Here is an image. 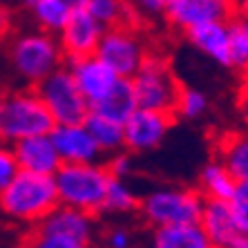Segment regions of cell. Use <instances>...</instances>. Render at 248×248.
I'll use <instances>...</instances> for the list:
<instances>
[{"mask_svg": "<svg viewBox=\"0 0 248 248\" xmlns=\"http://www.w3.org/2000/svg\"><path fill=\"white\" fill-rule=\"evenodd\" d=\"M87 125V130L92 132L94 141L98 143V148L103 150V155H112L116 150L125 148V123L112 121L108 116H101L96 112L90 110L87 119L83 121Z\"/></svg>", "mask_w": 248, "mask_h": 248, "instance_id": "22", "label": "cell"}, {"mask_svg": "<svg viewBox=\"0 0 248 248\" xmlns=\"http://www.w3.org/2000/svg\"><path fill=\"white\" fill-rule=\"evenodd\" d=\"M137 96H134V87L130 78H121L119 85L112 90V94L108 98H103L98 105H94L92 112L101 116H108L112 121H119V123H125L130 119L134 110H137Z\"/></svg>", "mask_w": 248, "mask_h": 248, "instance_id": "20", "label": "cell"}, {"mask_svg": "<svg viewBox=\"0 0 248 248\" xmlns=\"http://www.w3.org/2000/svg\"><path fill=\"white\" fill-rule=\"evenodd\" d=\"M65 2H67V5L72 7V9H78V7H85L87 0H65Z\"/></svg>", "mask_w": 248, "mask_h": 248, "instance_id": "37", "label": "cell"}, {"mask_svg": "<svg viewBox=\"0 0 248 248\" xmlns=\"http://www.w3.org/2000/svg\"><path fill=\"white\" fill-rule=\"evenodd\" d=\"M36 92L41 94L56 123H83L92 110L67 65L58 67L47 78H43L36 85Z\"/></svg>", "mask_w": 248, "mask_h": 248, "instance_id": "7", "label": "cell"}, {"mask_svg": "<svg viewBox=\"0 0 248 248\" xmlns=\"http://www.w3.org/2000/svg\"><path fill=\"white\" fill-rule=\"evenodd\" d=\"M49 137L63 163H98L105 156L85 123H56Z\"/></svg>", "mask_w": 248, "mask_h": 248, "instance_id": "12", "label": "cell"}, {"mask_svg": "<svg viewBox=\"0 0 248 248\" xmlns=\"http://www.w3.org/2000/svg\"><path fill=\"white\" fill-rule=\"evenodd\" d=\"M18 170H20V168H18V161H16V156H14L12 145H7L0 141V190L16 177Z\"/></svg>", "mask_w": 248, "mask_h": 248, "instance_id": "31", "label": "cell"}, {"mask_svg": "<svg viewBox=\"0 0 248 248\" xmlns=\"http://www.w3.org/2000/svg\"><path fill=\"white\" fill-rule=\"evenodd\" d=\"M105 246L108 248H130L132 246V235L125 228H112L105 235Z\"/></svg>", "mask_w": 248, "mask_h": 248, "instance_id": "33", "label": "cell"}, {"mask_svg": "<svg viewBox=\"0 0 248 248\" xmlns=\"http://www.w3.org/2000/svg\"><path fill=\"white\" fill-rule=\"evenodd\" d=\"M208 112V96L197 90V87H181L177 105H174V114L186 119V121H197Z\"/></svg>", "mask_w": 248, "mask_h": 248, "instance_id": "27", "label": "cell"}, {"mask_svg": "<svg viewBox=\"0 0 248 248\" xmlns=\"http://www.w3.org/2000/svg\"><path fill=\"white\" fill-rule=\"evenodd\" d=\"M239 119H242L244 132H248V85L239 94Z\"/></svg>", "mask_w": 248, "mask_h": 248, "instance_id": "34", "label": "cell"}, {"mask_svg": "<svg viewBox=\"0 0 248 248\" xmlns=\"http://www.w3.org/2000/svg\"><path fill=\"white\" fill-rule=\"evenodd\" d=\"M170 112L137 108L125 121V148L130 152H150L156 150L166 141L170 127H172Z\"/></svg>", "mask_w": 248, "mask_h": 248, "instance_id": "9", "label": "cell"}, {"mask_svg": "<svg viewBox=\"0 0 248 248\" xmlns=\"http://www.w3.org/2000/svg\"><path fill=\"white\" fill-rule=\"evenodd\" d=\"M105 27L98 23L85 7L72 9V16L67 18L65 27L58 31V43L65 58H81L96 54V47L103 38Z\"/></svg>", "mask_w": 248, "mask_h": 248, "instance_id": "11", "label": "cell"}, {"mask_svg": "<svg viewBox=\"0 0 248 248\" xmlns=\"http://www.w3.org/2000/svg\"><path fill=\"white\" fill-rule=\"evenodd\" d=\"M85 9L105 29L116 27V25H125L130 23L127 18H132V9L127 5V0H87Z\"/></svg>", "mask_w": 248, "mask_h": 248, "instance_id": "25", "label": "cell"}, {"mask_svg": "<svg viewBox=\"0 0 248 248\" xmlns=\"http://www.w3.org/2000/svg\"><path fill=\"white\" fill-rule=\"evenodd\" d=\"M228 248H248V235H239Z\"/></svg>", "mask_w": 248, "mask_h": 248, "instance_id": "36", "label": "cell"}, {"mask_svg": "<svg viewBox=\"0 0 248 248\" xmlns=\"http://www.w3.org/2000/svg\"><path fill=\"white\" fill-rule=\"evenodd\" d=\"M58 203L54 174L18 170L16 177L0 190V210L18 224L36 226Z\"/></svg>", "mask_w": 248, "mask_h": 248, "instance_id": "2", "label": "cell"}, {"mask_svg": "<svg viewBox=\"0 0 248 248\" xmlns=\"http://www.w3.org/2000/svg\"><path fill=\"white\" fill-rule=\"evenodd\" d=\"M139 202H141V197L130 186V181L112 177L110 184H108V192H105L101 213H114V215L134 213V210H139Z\"/></svg>", "mask_w": 248, "mask_h": 248, "instance_id": "24", "label": "cell"}, {"mask_svg": "<svg viewBox=\"0 0 248 248\" xmlns=\"http://www.w3.org/2000/svg\"><path fill=\"white\" fill-rule=\"evenodd\" d=\"M246 72H248V67H246Z\"/></svg>", "mask_w": 248, "mask_h": 248, "instance_id": "40", "label": "cell"}, {"mask_svg": "<svg viewBox=\"0 0 248 248\" xmlns=\"http://www.w3.org/2000/svg\"><path fill=\"white\" fill-rule=\"evenodd\" d=\"M25 248H90V244H83L72 237H63L56 232H47L36 226L25 239Z\"/></svg>", "mask_w": 248, "mask_h": 248, "instance_id": "28", "label": "cell"}, {"mask_svg": "<svg viewBox=\"0 0 248 248\" xmlns=\"http://www.w3.org/2000/svg\"><path fill=\"white\" fill-rule=\"evenodd\" d=\"M36 226L47 232H56V235L78 239L83 244H90L94 237V215L78 210V208L65 206V203H58L52 213Z\"/></svg>", "mask_w": 248, "mask_h": 248, "instance_id": "16", "label": "cell"}, {"mask_svg": "<svg viewBox=\"0 0 248 248\" xmlns=\"http://www.w3.org/2000/svg\"><path fill=\"white\" fill-rule=\"evenodd\" d=\"M29 14H31L38 29L49 31V34H58L65 27L67 18L72 16V7L65 0H36L29 7Z\"/></svg>", "mask_w": 248, "mask_h": 248, "instance_id": "23", "label": "cell"}, {"mask_svg": "<svg viewBox=\"0 0 248 248\" xmlns=\"http://www.w3.org/2000/svg\"><path fill=\"white\" fill-rule=\"evenodd\" d=\"M12 150L20 170H29V172L38 174H56V170L63 166L49 134L20 139L12 145Z\"/></svg>", "mask_w": 248, "mask_h": 248, "instance_id": "14", "label": "cell"}, {"mask_svg": "<svg viewBox=\"0 0 248 248\" xmlns=\"http://www.w3.org/2000/svg\"><path fill=\"white\" fill-rule=\"evenodd\" d=\"M130 81H132L139 108L174 114V105H177V98H179L181 92V83L177 81L172 67L168 65V61L163 56L148 54L143 65L137 69V74Z\"/></svg>", "mask_w": 248, "mask_h": 248, "instance_id": "6", "label": "cell"}, {"mask_svg": "<svg viewBox=\"0 0 248 248\" xmlns=\"http://www.w3.org/2000/svg\"><path fill=\"white\" fill-rule=\"evenodd\" d=\"M67 67L74 76L76 85L83 92V96L87 98L90 108L98 105L103 98H108L112 94L119 81L123 76H119L114 69L108 63H103L96 54L92 56H81V58H72L67 61Z\"/></svg>", "mask_w": 248, "mask_h": 248, "instance_id": "10", "label": "cell"}, {"mask_svg": "<svg viewBox=\"0 0 248 248\" xmlns=\"http://www.w3.org/2000/svg\"><path fill=\"white\" fill-rule=\"evenodd\" d=\"M217 159L237 181H248V132L226 134L217 145Z\"/></svg>", "mask_w": 248, "mask_h": 248, "instance_id": "19", "label": "cell"}, {"mask_svg": "<svg viewBox=\"0 0 248 248\" xmlns=\"http://www.w3.org/2000/svg\"><path fill=\"white\" fill-rule=\"evenodd\" d=\"M0 7H2V5H0Z\"/></svg>", "mask_w": 248, "mask_h": 248, "instance_id": "41", "label": "cell"}, {"mask_svg": "<svg viewBox=\"0 0 248 248\" xmlns=\"http://www.w3.org/2000/svg\"><path fill=\"white\" fill-rule=\"evenodd\" d=\"M195 49L206 54L213 63L231 67V43H228V20H210L195 25L186 31Z\"/></svg>", "mask_w": 248, "mask_h": 248, "instance_id": "17", "label": "cell"}, {"mask_svg": "<svg viewBox=\"0 0 248 248\" xmlns=\"http://www.w3.org/2000/svg\"><path fill=\"white\" fill-rule=\"evenodd\" d=\"M228 43H231V67H248V20L242 16L228 18Z\"/></svg>", "mask_w": 248, "mask_h": 248, "instance_id": "26", "label": "cell"}, {"mask_svg": "<svg viewBox=\"0 0 248 248\" xmlns=\"http://www.w3.org/2000/svg\"><path fill=\"white\" fill-rule=\"evenodd\" d=\"M65 54L58 38L43 29L14 34L2 47L5 74L18 87H36L43 78L63 67Z\"/></svg>", "mask_w": 248, "mask_h": 248, "instance_id": "1", "label": "cell"}, {"mask_svg": "<svg viewBox=\"0 0 248 248\" xmlns=\"http://www.w3.org/2000/svg\"><path fill=\"white\" fill-rule=\"evenodd\" d=\"M199 226L217 248H228L237 237L242 235L228 199H203Z\"/></svg>", "mask_w": 248, "mask_h": 248, "instance_id": "15", "label": "cell"}, {"mask_svg": "<svg viewBox=\"0 0 248 248\" xmlns=\"http://www.w3.org/2000/svg\"><path fill=\"white\" fill-rule=\"evenodd\" d=\"M152 248H217L199 224L159 226L152 232Z\"/></svg>", "mask_w": 248, "mask_h": 248, "instance_id": "18", "label": "cell"}, {"mask_svg": "<svg viewBox=\"0 0 248 248\" xmlns=\"http://www.w3.org/2000/svg\"><path fill=\"white\" fill-rule=\"evenodd\" d=\"M2 94H5V92H2V87H0V98H2Z\"/></svg>", "mask_w": 248, "mask_h": 248, "instance_id": "39", "label": "cell"}, {"mask_svg": "<svg viewBox=\"0 0 248 248\" xmlns=\"http://www.w3.org/2000/svg\"><path fill=\"white\" fill-rule=\"evenodd\" d=\"M202 190L181 186H159L145 192L139 202V213L152 228L177 224H199L203 208Z\"/></svg>", "mask_w": 248, "mask_h": 248, "instance_id": "5", "label": "cell"}, {"mask_svg": "<svg viewBox=\"0 0 248 248\" xmlns=\"http://www.w3.org/2000/svg\"><path fill=\"white\" fill-rule=\"evenodd\" d=\"M108 170H110L112 177H119V179H127L134 170V159L132 152L123 148V150H116L112 155H108Z\"/></svg>", "mask_w": 248, "mask_h": 248, "instance_id": "30", "label": "cell"}, {"mask_svg": "<svg viewBox=\"0 0 248 248\" xmlns=\"http://www.w3.org/2000/svg\"><path fill=\"white\" fill-rule=\"evenodd\" d=\"M56 125L36 87H16L0 98V141L14 145L20 139L49 134Z\"/></svg>", "mask_w": 248, "mask_h": 248, "instance_id": "3", "label": "cell"}, {"mask_svg": "<svg viewBox=\"0 0 248 248\" xmlns=\"http://www.w3.org/2000/svg\"><path fill=\"white\" fill-rule=\"evenodd\" d=\"M228 202L232 206L242 235H248V181H237V188Z\"/></svg>", "mask_w": 248, "mask_h": 248, "instance_id": "29", "label": "cell"}, {"mask_svg": "<svg viewBox=\"0 0 248 248\" xmlns=\"http://www.w3.org/2000/svg\"><path fill=\"white\" fill-rule=\"evenodd\" d=\"M112 174L103 163H63L54 174L58 190V202L78 208L90 215L103 210V199L108 192Z\"/></svg>", "mask_w": 248, "mask_h": 248, "instance_id": "4", "label": "cell"}, {"mask_svg": "<svg viewBox=\"0 0 248 248\" xmlns=\"http://www.w3.org/2000/svg\"><path fill=\"white\" fill-rule=\"evenodd\" d=\"M132 16L141 18H159L166 16V0H127Z\"/></svg>", "mask_w": 248, "mask_h": 248, "instance_id": "32", "label": "cell"}, {"mask_svg": "<svg viewBox=\"0 0 248 248\" xmlns=\"http://www.w3.org/2000/svg\"><path fill=\"white\" fill-rule=\"evenodd\" d=\"M232 14V0H166V18L184 31L210 20H228Z\"/></svg>", "mask_w": 248, "mask_h": 248, "instance_id": "13", "label": "cell"}, {"mask_svg": "<svg viewBox=\"0 0 248 248\" xmlns=\"http://www.w3.org/2000/svg\"><path fill=\"white\" fill-rule=\"evenodd\" d=\"M237 188V179L228 172V168L219 161L213 159L202 168L199 174V190L206 199H231L232 192Z\"/></svg>", "mask_w": 248, "mask_h": 248, "instance_id": "21", "label": "cell"}, {"mask_svg": "<svg viewBox=\"0 0 248 248\" xmlns=\"http://www.w3.org/2000/svg\"><path fill=\"white\" fill-rule=\"evenodd\" d=\"M96 56L110 65L119 76L132 78L148 58V47H145L143 36L125 23L105 29L103 38L96 47Z\"/></svg>", "mask_w": 248, "mask_h": 248, "instance_id": "8", "label": "cell"}, {"mask_svg": "<svg viewBox=\"0 0 248 248\" xmlns=\"http://www.w3.org/2000/svg\"><path fill=\"white\" fill-rule=\"evenodd\" d=\"M14 2H16V5H20V7H25V9H29V7L34 5L36 0H14Z\"/></svg>", "mask_w": 248, "mask_h": 248, "instance_id": "38", "label": "cell"}, {"mask_svg": "<svg viewBox=\"0 0 248 248\" xmlns=\"http://www.w3.org/2000/svg\"><path fill=\"white\" fill-rule=\"evenodd\" d=\"M232 9H235L237 16L248 20V0H232Z\"/></svg>", "mask_w": 248, "mask_h": 248, "instance_id": "35", "label": "cell"}]
</instances>
